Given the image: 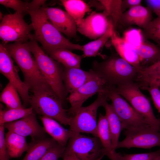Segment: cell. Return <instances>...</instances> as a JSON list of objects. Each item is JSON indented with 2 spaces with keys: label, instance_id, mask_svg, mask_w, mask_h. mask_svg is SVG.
I'll use <instances>...</instances> for the list:
<instances>
[{
  "label": "cell",
  "instance_id": "1",
  "mask_svg": "<svg viewBox=\"0 0 160 160\" xmlns=\"http://www.w3.org/2000/svg\"><path fill=\"white\" fill-rule=\"evenodd\" d=\"M28 14L34 31L33 38L41 43L47 53L59 48L82 51L83 46L71 43L53 25L42 7L30 11Z\"/></svg>",
  "mask_w": 160,
  "mask_h": 160
},
{
  "label": "cell",
  "instance_id": "2",
  "mask_svg": "<svg viewBox=\"0 0 160 160\" xmlns=\"http://www.w3.org/2000/svg\"><path fill=\"white\" fill-rule=\"evenodd\" d=\"M91 69L105 80L108 86L116 87L135 82L139 72L136 68L115 53H112L101 62L94 61Z\"/></svg>",
  "mask_w": 160,
  "mask_h": 160
},
{
  "label": "cell",
  "instance_id": "3",
  "mask_svg": "<svg viewBox=\"0 0 160 160\" xmlns=\"http://www.w3.org/2000/svg\"><path fill=\"white\" fill-rule=\"evenodd\" d=\"M32 92L30 104L35 113L65 125H69L70 117L67 114V110L63 108L60 99L48 83Z\"/></svg>",
  "mask_w": 160,
  "mask_h": 160
},
{
  "label": "cell",
  "instance_id": "4",
  "mask_svg": "<svg viewBox=\"0 0 160 160\" xmlns=\"http://www.w3.org/2000/svg\"><path fill=\"white\" fill-rule=\"evenodd\" d=\"M28 43L40 72L63 103L68 94L62 79L64 67L46 54L33 38Z\"/></svg>",
  "mask_w": 160,
  "mask_h": 160
},
{
  "label": "cell",
  "instance_id": "5",
  "mask_svg": "<svg viewBox=\"0 0 160 160\" xmlns=\"http://www.w3.org/2000/svg\"><path fill=\"white\" fill-rule=\"evenodd\" d=\"M4 44L21 70L24 76V82L29 90L32 92L47 83L32 56L28 42Z\"/></svg>",
  "mask_w": 160,
  "mask_h": 160
},
{
  "label": "cell",
  "instance_id": "6",
  "mask_svg": "<svg viewBox=\"0 0 160 160\" xmlns=\"http://www.w3.org/2000/svg\"><path fill=\"white\" fill-rule=\"evenodd\" d=\"M108 98V90L98 93L97 98L92 103L87 106L82 107L74 116L70 117L69 130L73 135L84 133L98 137L97 111Z\"/></svg>",
  "mask_w": 160,
  "mask_h": 160
},
{
  "label": "cell",
  "instance_id": "7",
  "mask_svg": "<svg viewBox=\"0 0 160 160\" xmlns=\"http://www.w3.org/2000/svg\"><path fill=\"white\" fill-rule=\"evenodd\" d=\"M115 90L145 119L151 128L160 131V119L156 117L149 100L137 83L134 82L120 85L116 87Z\"/></svg>",
  "mask_w": 160,
  "mask_h": 160
},
{
  "label": "cell",
  "instance_id": "8",
  "mask_svg": "<svg viewBox=\"0 0 160 160\" xmlns=\"http://www.w3.org/2000/svg\"><path fill=\"white\" fill-rule=\"evenodd\" d=\"M115 88L108 87V97L111 101V105L121 122L124 129L135 132L152 128L145 119L117 92Z\"/></svg>",
  "mask_w": 160,
  "mask_h": 160
},
{
  "label": "cell",
  "instance_id": "9",
  "mask_svg": "<svg viewBox=\"0 0 160 160\" xmlns=\"http://www.w3.org/2000/svg\"><path fill=\"white\" fill-rule=\"evenodd\" d=\"M24 15L17 12L3 16L0 24V38L3 44L10 42L25 43L33 37L31 25L24 20Z\"/></svg>",
  "mask_w": 160,
  "mask_h": 160
},
{
  "label": "cell",
  "instance_id": "10",
  "mask_svg": "<svg viewBox=\"0 0 160 160\" xmlns=\"http://www.w3.org/2000/svg\"><path fill=\"white\" fill-rule=\"evenodd\" d=\"M104 149L98 137L78 133L69 139L65 151L73 153L80 160H100L104 156Z\"/></svg>",
  "mask_w": 160,
  "mask_h": 160
},
{
  "label": "cell",
  "instance_id": "11",
  "mask_svg": "<svg viewBox=\"0 0 160 160\" xmlns=\"http://www.w3.org/2000/svg\"><path fill=\"white\" fill-rule=\"evenodd\" d=\"M0 72L17 89L24 107L30 104L29 89L19 75L12 58L4 45L0 44Z\"/></svg>",
  "mask_w": 160,
  "mask_h": 160
},
{
  "label": "cell",
  "instance_id": "12",
  "mask_svg": "<svg viewBox=\"0 0 160 160\" xmlns=\"http://www.w3.org/2000/svg\"><path fill=\"white\" fill-rule=\"evenodd\" d=\"M108 87L105 80L97 75L70 93L67 98L71 105L67 110L68 114L73 116L89 97L96 93L107 91Z\"/></svg>",
  "mask_w": 160,
  "mask_h": 160
},
{
  "label": "cell",
  "instance_id": "13",
  "mask_svg": "<svg viewBox=\"0 0 160 160\" xmlns=\"http://www.w3.org/2000/svg\"><path fill=\"white\" fill-rule=\"evenodd\" d=\"M125 138L119 141L116 149L120 148L149 149L160 147V131L152 128L135 132H124Z\"/></svg>",
  "mask_w": 160,
  "mask_h": 160
},
{
  "label": "cell",
  "instance_id": "14",
  "mask_svg": "<svg viewBox=\"0 0 160 160\" xmlns=\"http://www.w3.org/2000/svg\"><path fill=\"white\" fill-rule=\"evenodd\" d=\"M103 12L92 11L77 25V31L91 39L96 40L107 31L111 20Z\"/></svg>",
  "mask_w": 160,
  "mask_h": 160
},
{
  "label": "cell",
  "instance_id": "15",
  "mask_svg": "<svg viewBox=\"0 0 160 160\" xmlns=\"http://www.w3.org/2000/svg\"><path fill=\"white\" fill-rule=\"evenodd\" d=\"M35 113L21 119L4 125L8 131L26 137L30 136L32 140H36L46 137V132L43 127L38 123Z\"/></svg>",
  "mask_w": 160,
  "mask_h": 160
},
{
  "label": "cell",
  "instance_id": "16",
  "mask_svg": "<svg viewBox=\"0 0 160 160\" xmlns=\"http://www.w3.org/2000/svg\"><path fill=\"white\" fill-rule=\"evenodd\" d=\"M51 23L69 38H77L76 24L66 12L55 7H42Z\"/></svg>",
  "mask_w": 160,
  "mask_h": 160
},
{
  "label": "cell",
  "instance_id": "17",
  "mask_svg": "<svg viewBox=\"0 0 160 160\" xmlns=\"http://www.w3.org/2000/svg\"><path fill=\"white\" fill-rule=\"evenodd\" d=\"M97 76L91 69L86 71L81 68L64 67L62 79L67 92L70 94Z\"/></svg>",
  "mask_w": 160,
  "mask_h": 160
},
{
  "label": "cell",
  "instance_id": "18",
  "mask_svg": "<svg viewBox=\"0 0 160 160\" xmlns=\"http://www.w3.org/2000/svg\"><path fill=\"white\" fill-rule=\"evenodd\" d=\"M111 38L112 43L120 56L140 71L139 58L135 49L124 39L118 36L114 30Z\"/></svg>",
  "mask_w": 160,
  "mask_h": 160
},
{
  "label": "cell",
  "instance_id": "19",
  "mask_svg": "<svg viewBox=\"0 0 160 160\" xmlns=\"http://www.w3.org/2000/svg\"><path fill=\"white\" fill-rule=\"evenodd\" d=\"M151 9L141 5L132 7L123 13L121 22L128 25L145 27L152 20Z\"/></svg>",
  "mask_w": 160,
  "mask_h": 160
},
{
  "label": "cell",
  "instance_id": "20",
  "mask_svg": "<svg viewBox=\"0 0 160 160\" xmlns=\"http://www.w3.org/2000/svg\"><path fill=\"white\" fill-rule=\"evenodd\" d=\"M40 119L46 132L58 144L66 146L73 135L71 132L65 129L54 119L45 116H41Z\"/></svg>",
  "mask_w": 160,
  "mask_h": 160
},
{
  "label": "cell",
  "instance_id": "21",
  "mask_svg": "<svg viewBox=\"0 0 160 160\" xmlns=\"http://www.w3.org/2000/svg\"><path fill=\"white\" fill-rule=\"evenodd\" d=\"M135 49L139 58L141 70L160 60V48L148 41L143 40Z\"/></svg>",
  "mask_w": 160,
  "mask_h": 160
},
{
  "label": "cell",
  "instance_id": "22",
  "mask_svg": "<svg viewBox=\"0 0 160 160\" xmlns=\"http://www.w3.org/2000/svg\"><path fill=\"white\" fill-rule=\"evenodd\" d=\"M57 143L52 137L32 140L22 160H39L50 148Z\"/></svg>",
  "mask_w": 160,
  "mask_h": 160
},
{
  "label": "cell",
  "instance_id": "23",
  "mask_svg": "<svg viewBox=\"0 0 160 160\" xmlns=\"http://www.w3.org/2000/svg\"><path fill=\"white\" fill-rule=\"evenodd\" d=\"M5 140L9 155L12 158L20 156L28 148L25 137L11 131H8L5 134Z\"/></svg>",
  "mask_w": 160,
  "mask_h": 160
},
{
  "label": "cell",
  "instance_id": "24",
  "mask_svg": "<svg viewBox=\"0 0 160 160\" xmlns=\"http://www.w3.org/2000/svg\"><path fill=\"white\" fill-rule=\"evenodd\" d=\"M103 106L105 110V115L110 130L112 149L116 150L119 142V140L120 134L124 129L123 125L111 104H109L106 101Z\"/></svg>",
  "mask_w": 160,
  "mask_h": 160
},
{
  "label": "cell",
  "instance_id": "25",
  "mask_svg": "<svg viewBox=\"0 0 160 160\" xmlns=\"http://www.w3.org/2000/svg\"><path fill=\"white\" fill-rule=\"evenodd\" d=\"M49 56L62 65L64 67L80 68L81 60L83 57L64 48H59L51 51Z\"/></svg>",
  "mask_w": 160,
  "mask_h": 160
},
{
  "label": "cell",
  "instance_id": "26",
  "mask_svg": "<svg viewBox=\"0 0 160 160\" xmlns=\"http://www.w3.org/2000/svg\"><path fill=\"white\" fill-rule=\"evenodd\" d=\"M114 30L113 22L111 20L108 29L103 35L95 40L83 46V57L99 55L100 50L111 37Z\"/></svg>",
  "mask_w": 160,
  "mask_h": 160
},
{
  "label": "cell",
  "instance_id": "27",
  "mask_svg": "<svg viewBox=\"0 0 160 160\" xmlns=\"http://www.w3.org/2000/svg\"><path fill=\"white\" fill-rule=\"evenodd\" d=\"M66 11L75 21L77 25L84 19L87 12L92 9L89 6L83 1L81 0H62L60 1Z\"/></svg>",
  "mask_w": 160,
  "mask_h": 160
},
{
  "label": "cell",
  "instance_id": "28",
  "mask_svg": "<svg viewBox=\"0 0 160 160\" xmlns=\"http://www.w3.org/2000/svg\"><path fill=\"white\" fill-rule=\"evenodd\" d=\"M44 3L42 0H33L30 2L20 0H0L1 4L24 15L30 11L40 8Z\"/></svg>",
  "mask_w": 160,
  "mask_h": 160
},
{
  "label": "cell",
  "instance_id": "29",
  "mask_svg": "<svg viewBox=\"0 0 160 160\" xmlns=\"http://www.w3.org/2000/svg\"><path fill=\"white\" fill-rule=\"evenodd\" d=\"M97 132L98 137L104 148V153L105 156L108 152L113 149L108 121L105 115L101 113L99 114L97 122Z\"/></svg>",
  "mask_w": 160,
  "mask_h": 160
},
{
  "label": "cell",
  "instance_id": "30",
  "mask_svg": "<svg viewBox=\"0 0 160 160\" xmlns=\"http://www.w3.org/2000/svg\"><path fill=\"white\" fill-rule=\"evenodd\" d=\"M19 94L16 88L9 82L1 94L0 101L8 109L25 108L22 104Z\"/></svg>",
  "mask_w": 160,
  "mask_h": 160
},
{
  "label": "cell",
  "instance_id": "31",
  "mask_svg": "<svg viewBox=\"0 0 160 160\" xmlns=\"http://www.w3.org/2000/svg\"><path fill=\"white\" fill-rule=\"evenodd\" d=\"M0 105V126H4L6 123L21 119L34 112L31 107L3 110L1 104Z\"/></svg>",
  "mask_w": 160,
  "mask_h": 160
},
{
  "label": "cell",
  "instance_id": "32",
  "mask_svg": "<svg viewBox=\"0 0 160 160\" xmlns=\"http://www.w3.org/2000/svg\"><path fill=\"white\" fill-rule=\"evenodd\" d=\"M104 10V12L112 19L114 29L116 28L119 22L121 21L123 12L122 9V0H98Z\"/></svg>",
  "mask_w": 160,
  "mask_h": 160
},
{
  "label": "cell",
  "instance_id": "33",
  "mask_svg": "<svg viewBox=\"0 0 160 160\" xmlns=\"http://www.w3.org/2000/svg\"><path fill=\"white\" fill-rule=\"evenodd\" d=\"M142 32L143 37L154 41L160 48V17L151 21L143 28Z\"/></svg>",
  "mask_w": 160,
  "mask_h": 160
},
{
  "label": "cell",
  "instance_id": "34",
  "mask_svg": "<svg viewBox=\"0 0 160 160\" xmlns=\"http://www.w3.org/2000/svg\"><path fill=\"white\" fill-rule=\"evenodd\" d=\"M143 35L137 29H132L124 34V39L135 49L137 47L143 40Z\"/></svg>",
  "mask_w": 160,
  "mask_h": 160
},
{
  "label": "cell",
  "instance_id": "35",
  "mask_svg": "<svg viewBox=\"0 0 160 160\" xmlns=\"http://www.w3.org/2000/svg\"><path fill=\"white\" fill-rule=\"evenodd\" d=\"M65 148L57 143L50 148L39 160H58L62 157Z\"/></svg>",
  "mask_w": 160,
  "mask_h": 160
},
{
  "label": "cell",
  "instance_id": "36",
  "mask_svg": "<svg viewBox=\"0 0 160 160\" xmlns=\"http://www.w3.org/2000/svg\"><path fill=\"white\" fill-rule=\"evenodd\" d=\"M160 155V150L145 153L126 154L123 156L125 160H154Z\"/></svg>",
  "mask_w": 160,
  "mask_h": 160
},
{
  "label": "cell",
  "instance_id": "37",
  "mask_svg": "<svg viewBox=\"0 0 160 160\" xmlns=\"http://www.w3.org/2000/svg\"><path fill=\"white\" fill-rule=\"evenodd\" d=\"M140 89L147 90L149 92L156 108L160 113V90L159 87L156 85L152 84L143 87Z\"/></svg>",
  "mask_w": 160,
  "mask_h": 160
},
{
  "label": "cell",
  "instance_id": "38",
  "mask_svg": "<svg viewBox=\"0 0 160 160\" xmlns=\"http://www.w3.org/2000/svg\"><path fill=\"white\" fill-rule=\"evenodd\" d=\"M4 129V126H0V160H9L5 143Z\"/></svg>",
  "mask_w": 160,
  "mask_h": 160
},
{
  "label": "cell",
  "instance_id": "39",
  "mask_svg": "<svg viewBox=\"0 0 160 160\" xmlns=\"http://www.w3.org/2000/svg\"><path fill=\"white\" fill-rule=\"evenodd\" d=\"M141 73L145 74L160 73V60L152 65L139 71Z\"/></svg>",
  "mask_w": 160,
  "mask_h": 160
},
{
  "label": "cell",
  "instance_id": "40",
  "mask_svg": "<svg viewBox=\"0 0 160 160\" xmlns=\"http://www.w3.org/2000/svg\"><path fill=\"white\" fill-rule=\"evenodd\" d=\"M147 4L151 10L160 17V0H145Z\"/></svg>",
  "mask_w": 160,
  "mask_h": 160
},
{
  "label": "cell",
  "instance_id": "41",
  "mask_svg": "<svg viewBox=\"0 0 160 160\" xmlns=\"http://www.w3.org/2000/svg\"><path fill=\"white\" fill-rule=\"evenodd\" d=\"M141 0H122V12L127 8L130 9L133 7L140 5Z\"/></svg>",
  "mask_w": 160,
  "mask_h": 160
},
{
  "label": "cell",
  "instance_id": "42",
  "mask_svg": "<svg viewBox=\"0 0 160 160\" xmlns=\"http://www.w3.org/2000/svg\"><path fill=\"white\" fill-rule=\"evenodd\" d=\"M62 157L63 160H80L73 153L65 150Z\"/></svg>",
  "mask_w": 160,
  "mask_h": 160
},
{
  "label": "cell",
  "instance_id": "43",
  "mask_svg": "<svg viewBox=\"0 0 160 160\" xmlns=\"http://www.w3.org/2000/svg\"><path fill=\"white\" fill-rule=\"evenodd\" d=\"M152 84L156 85L157 86L159 87V88H160V81H154L152 82L149 83V84H147L146 86H143V87H145V86H149L150 85H152Z\"/></svg>",
  "mask_w": 160,
  "mask_h": 160
},
{
  "label": "cell",
  "instance_id": "44",
  "mask_svg": "<svg viewBox=\"0 0 160 160\" xmlns=\"http://www.w3.org/2000/svg\"><path fill=\"white\" fill-rule=\"evenodd\" d=\"M154 160H160V155L157 156Z\"/></svg>",
  "mask_w": 160,
  "mask_h": 160
},
{
  "label": "cell",
  "instance_id": "45",
  "mask_svg": "<svg viewBox=\"0 0 160 160\" xmlns=\"http://www.w3.org/2000/svg\"><path fill=\"white\" fill-rule=\"evenodd\" d=\"M159 89H160V88H159Z\"/></svg>",
  "mask_w": 160,
  "mask_h": 160
},
{
  "label": "cell",
  "instance_id": "46",
  "mask_svg": "<svg viewBox=\"0 0 160 160\" xmlns=\"http://www.w3.org/2000/svg\"></svg>",
  "mask_w": 160,
  "mask_h": 160
}]
</instances>
